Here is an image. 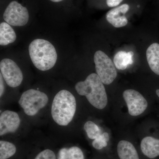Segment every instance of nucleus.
<instances>
[{
    "label": "nucleus",
    "mask_w": 159,
    "mask_h": 159,
    "mask_svg": "<svg viewBox=\"0 0 159 159\" xmlns=\"http://www.w3.org/2000/svg\"><path fill=\"white\" fill-rule=\"evenodd\" d=\"M123 97L127 104L129 113L137 116L143 113L148 107V102L142 94L133 89L124 91Z\"/></svg>",
    "instance_id": "8"
},
{
    "label": "nucleus",
    "mask_w": 159,
    "mask_h": 159,
    "mask_svg": "<svg viewBox=\"0 0 159 159\" xmlns=\"http://www.w3.org/2000/svg\"><path fill=\"white\" fill-rule=\"evenodd\" d=\"M134 53L120 51L117 53L114 57V63L116 67L119 70H125L129 66L133 63Z\"/></svg>",
    "instance_id": "14"
},
{
    "label": "nucleus",
    "mask_w": 159,
    "mask_h": 159,
    "mask_svg": "<svg viewBox=\"0 0 159 159\" xmlns=\"http://www.w3.org/2000/svg\"><path fill=\"white\" fill-rule=\"evenodd\" d=\"M146 57L151 70L159 76V44L153 43L148 47Z\"/></svg>",
    "instance_id": "13"
},
{
    "label": "nucleus",
    "mask_w": 159,
    "mask_h": 159,
    "mask_svg": "<svg viewBox=\"0 0 159 159\" xmlns=\"http://www.w3.org/2000/svg\"><path fill=\"white\" fill-rule=\"evenodd\" d=\"M50 2H52L53 3H60L62 2V1H63L64 0H49Z\"/></svg>",
    "instance_id": "23"
},
{
    "label": "nucleus",
    "mask_w": 159,
    "mask_h": 159,
    "mask_svg": "<svg viewBox=\"0 0 159 159\" xmlns=\"http://www.w3.org/2000/svg\"><path fill=\"white\" fill-rule=\"evenodd\" d=\"M34 159H56V157L54 152L47 149L39 153Z\"/></svg>",
    "instance_id": "20"
},
{
    "label": "nucleus",
    "mask_w": 159,
    "mask_h": 159,
    "mask_svg": "<svg viewBox=\"0 0 159 159\" xmlns=\"http://www.w3.org/2000/svg\"><path fill=\"white\" fill-rule=\"evenodd\" d=\"M84 130L90 139H95L102 134L99 126L92 121L87 122L84 126Z\"/></svg>",
    "instance_id": "18"
},
{
    "label": "nucleus",
    "mask_w": 159,
    "mask_h": 159,
    "mask_svg": "<svg viewBox=\"0 0 159 159\" xmlns=\"http://www.w3.org/2000/svg\"><path fill=\"white\" fill-rule=\"evenodd\" d=\"M28 8L16 1H12L6 6L3 14L4 20L10 25L21 27L29 20Z\"/></svg>",
    "instance_id": "6"
},
{
    "label": "nucleus",
    "mask_w": 159,
    "mask_h": 159,
    "mask_svg": "<svg viewBox=\"0 0 159 159\" xmlns=\"http://www.w3.org/2000/svg\"><path fill=\"white\" fill-rule=\"evenodd\" d=\"M29 53L34 66L40 70H48L57 61L56 49L45 39H37L32 41L29 45Z\"/></svg>",
    "instance_id": "2"
},
{
    "label": "nucleus",
    "mask_w": 159,
    "mask_h": 159,
    "mask_svg": "<svg viewBox=\"0 0 159 159\" xmlns=\"http://www.w3.org/2000/svg\"><path fill=\"white\" fill-rule=\"evenodd\" d=\"M0 70L4 80L9 86L16 88L20 85L23 80L22 72L12 60H2L0 62Z\"/></svg>",
    "instance_id": "7"
},
{
    "label": "nucleus",
    "mask_w": 159,
    "mask_h": 159,
    "mask_svg": "<svg viewBox=\"0 0 159 159\" xmlns=\"http://www.w3.org/2000/svg\"><path fill=\"white\" fill-rule=\"evenodd\" d=\"M48 102V98L45 93L37 90L30 89L23 93L19 103L26 115L34 116L40 110L44 107Z\"/></svg>",
    "instance_id": "4"
},
{
    "label": "nucleus",
    "mask_w": 159,
    "mask_h": 159,
    "mask_svg": "<svg viewBox=\"0 0 159 159\" xmlns=\"http://www.w3.org/2000/svg\"><path fill=\"white\" fill-rule=\"evenodd\" d=\"M14 144L6 141H0V159H8L16 152Z\"/></svg>",
    "instance_id": "17"
},
{
    "label": "nucleus",
    "mask_w": 159,
    "mask_h": 159,
    "mask_svg": "<svg viewBox=\"0 0 159 159\" xmlns=\"http://www.w3.org/2000/svg\"><path fill=\"white\" fill-rule=\"evenodd\" d=\"M129 9V6L128 4H122L109 11L106 14V19L115 28L124 27L128 23V20L125 15Z\"/></svg>",
    "instance_id": "10"
},
{
    "label": "nucleus",
    "mask_w": 159,
    "mask_h": 159,
    "mask_svg": "<svg viewBox=\"0 0 159 159\" xmlns=\"http://www.w3.org/2000/svg\"><path fill=\"white\" fill-rule=\"evenodd\" d=\"M4 78H3L2 74H0V97H2L3 94L5 93V85L4 82Z\"/></svg>",
    "instance_id": "22"
},
{
    "label": "nucleus",
    "mask_w": 159,
    "mask_h": 159,
    "mask_svg": "<svg viewBox=\"0 0 159 159\" xmlns=\"http://www.w3.org/2000/svg\"><path fill=\"white\" fill-rule=\"evenodd\" d=\"M76 99L70 92L62 90L54 97L51 106V115L59 125L66 126L73 120L76 111Z\"/></svg>",
    "instance_id": "3"
},
{
    "label": "nucleus",
    "mask_w": 159,
    "mask_h": 159,
    "mask_svg": "<svg viewBox=\"0 0 159 159\" xmlns=\"http://www.w3.org/2000/svg\"><path fill=\"white\" fill-rule=\"evenodd\" d=\"M82 151L79 147L62 148L58 152L57 159H84Z\"/></svg>",
    "instance_id": "16"
},
{
    "label": "nucleus",
    "mask_w": 159,
    "mask_h": 159,
    "mask_svg": "<svg viewBox=\"0 0 159 159\" xmlns=\"http://www.w3.org/2000/svg\"><path fill=\"white\" fill-rule=\"evenodd\" d=\"M16 39V34L10 25L6 22L0 24V45L6 46L13 43Z\"/></svg>",
    "instance_id": "15"
},
{
    "label": "nucleus",
    "mask_w": 159,
    "mask_h": 159,
    "mask_svg": "<svg viewBox=\"0 0 159 159\" xmlns=\"http://www.w3.org/2000/svg\"><path fill=\"white\" fill-rule=\"evenodd\" d=\"M141 148L145 156L154 158L159 156V139L152 137H145L141 142Z\"/></svg>",
    "instance_id": "11"
},
{
    "label": "nucleus",
    "mask_w": 159,
    "mask_h": 159,
    "mask_svg": "<svg viewBox=\"0 0 159 159\" xmlns=\"http://www.w3.org/2000/svg\"><path fill=\"white\" fill-rule=\"evenodd\" d=\"M117 152L120 159H139L134 145L125 140L120 141L117 145Z\"/></svg>",
    "instance_id": "12"
},
{
    "label": "nucleus",
    "mask_w": 159,
    "mask_h": 159,
    "mask_svg": "<svg viewBox=\"0 0 159 159\" xmlns=\"http://www.w3.org/2000/svg\"><path fill=\"white\" fill-rule=\"evenodd\" d=\"M75 88L79 95L85 96L91 105L96 108L102 109L107 105L105 87L97 74H90L84 81L77 83Z\"/></svg>",
    "instance_id": "1"
},
{
    "label": "nucleus",
    "mask_w": 159,
    "mask_h": 159,
    "mask_svg": "<svg viewBox=\"0 0 159 159\" xmlns=\"http://www.w3.org/2000/svg\"><path fill=\"white\" fill-rule=\"evenodd\" d=\"M109 140V136L107 133H103L97 139H94L92 143L93 147L98 150L102 149L107 145V142Z\"/></svg>",
    "instance_id": "19"
},
{
    "label": "nucleus",
    "mask_w": 159,
    "mask_h": 159,
    "mask_svg": "<svg viewBox=\"0 0 159 159\" xmlns=\"http://www.w3.org/2000/svg\"><path fill=\"white\" fill-rule=\"evenodd\" d=\"M157 95L159 97V89H157L156 90Z\"/></svg>",
    "instance_id": "24"
},
{
    "label": "nucleus",
    "mask_w": 159,
    "mask_h": 159,
    "mask_svg": "<svg viewBox=\"0 0 159 159\" xmlns=\"http://www.w3.org/2000/svg\"><path fill=\"white\" fill-rule=\"evenodd\" d=\"M20 119L17 113L7 110L0 116V135L14 133L20 126Z\"/></svg>",
    "instance_id": "9"
},
{
    "label": "nucleus",
    "mask_w": 159,
    "mask_h": 159,
    "mask_svg": "<svg viewBox=\"0 0 159 159\" xmlns=\"http://www.w3.org/2000/svg\"><path fill=\"white\" fill-rule=\"evenodd\" d=\"M122 1L123 0H106V3L108 7H117Z\"/></svg>",
    "instance_id": "21"
},
{
    "label": "nucleus",
    "mask_w": 159,
    "mask_h": 159,
    "mask_svg": "<svg viewBox=\"0 0 159 159\" xmlns=\"http://www.w3.org/2000/svg\"><path fill=\"white\" fill-rule=\"evenodd\" d=\"M97 75L103 84H111L116 78V66L109 57L102 51H98L94 56Z\"/></svg>",
    "instance_id": "5"
}]
</instances>
